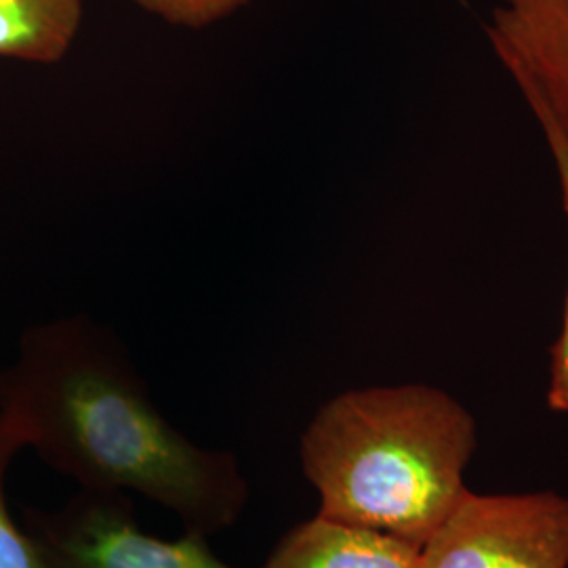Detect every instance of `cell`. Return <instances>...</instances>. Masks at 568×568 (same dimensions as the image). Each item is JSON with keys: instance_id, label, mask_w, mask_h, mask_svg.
<instances>
[{"instance_id": "obj_1", "label": "cell", "mask_w": 568, "mask_h": 568, "mask_svg": "<svg viewBox=\"0 0 568 568\" xmlns=\"http://www.w3.org/2000/svg\"><path fill=\"white\" fill-rule=\"evenodd\" d=\"M0 413L51 469L82 490L138 493L204 537L251 499L236 455L192 443L156 406L116 333L68 314L21 333L0 371Z\"/></svg>"}, {"instance_id": "obj_2", "label": "cell", "mask_w": 568, "mask_h": 568, "mask_svg": "<svg viewBox=\"0 0 568 568\" xmlns=\"http://www.w3.org/2000/svg\"><path fill=\"white\" fill-rule=\"evenodd\" d=\"M478 447L471 413L427 384L347 389L316 410L300 443L326 518L424 546L466 493Z\"/></svg>"}, {"instance_id": "obj_3", "label": "cell", "mask_w": 568, "mask_h": 568, "mask_svg": "<svg viewBox=\"0 0 568 568\" xmlns=\"http://www.w3.org/2000/svg\"><path fill=\"white\" fill-rule=\"evenodd\" d=\"M417 568H568V497L467 488L419 546Z\"/></svg>"}, {"instance_id": "obj_4", "label": "cell", "mask_w": 568, "mask_h": 568, "mask_svg": "<svg viewBox=\"0 0 568 568\" xmlns=\"http://www.w3.org/2000/svg\"><path fill=\"white\" fill-rule=\"evenodd\" d=\"M23 527L51 568H236L190 532L161 539L145 532L124 493L79 490L58 509H26Z\"/></svg>"}, {"instance_id": "obj_5", "label": "cell", "mask_w": 568, "mask_h": 568, "mask_svg": "<svg viewBox=\"0 0 568 568\" xmlns=\"http://www.w3.org/2000/svg\"><path fill=\"white\" fill-rule=\"evenodd\" d=\"M485 32L525 102L568 135V0H495Z\"/></svg>"}, {"instance_id": "obj_6", "label": "cell", "mask_w": 568, "mask_h": 568, "mask_svg": "<svg viewBox=\"0 0 568 568\" xmlns=\"http://www.w3.org/2000/svg\"><path fill=\"white\" fill-rule=\"evenodd\" d=\"M419 546L316 514L291 528L262 568H417Z\"/></svg>"}, {"instance_id": "obj_7", "label": "cell", "mask_w": 568, "mask_h": 568, "mask_svg": "<svg viewBox=\"0 0 568 568\" xmlns=\"http://www.w3.org/2000/svg\"><path fill=\"white\" fill-rule=\"evenodd\" d=\"M84 0H0V60L60 63L81 32Z\"/></svg>"}, {"instance_id": "obj_8", "label": "cell", "mask_w": 568, "mask_h": 568, "mask_svg": "<svg viewBox=\"0 0 568 568\" xmlns=\"http://www.w3.org/2000/svg\"><path fill=\"white\" fill-rule=\"evenodd\" d=\"M527 105L539 122V129L544 133V140L556 166L560 201L568 222V135L560 129V124L549 116L546 108L535 102H527ZM548 406L554 413H568V284L562 326L556 342L549 347Z\"/></svg>"}, {"instance_id": "obj_9", "label": "cell", "mask_w": 568, "mask_h": 568, "mask_svg": "<svg viewBox=\"0 0 568 568\" xmlns=\"http://www.w3.org/2000/svg\"><path fill=\"white\" fill-rule=\"evenodd\" d=\"M21 450L20 434L0 413V568H51L41 546L28 528L13 518L7 501V474Z\"/></svg>"}, {"instance_id": "obj_10", "label": "cell", "mask_w": 568, "mask_h": 568, "mask_svg": "<svg viewBox=\"0 0 568 568\" xmlns=\"http://www.w3.org/2000/svg\"><path fill=\"white\" fill-rule=\"evenodd\" d=\"M143 13L183 30H206L234 18L251 0H129Z\"/></svg>"}]
</instances>
